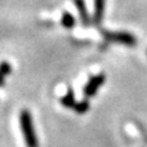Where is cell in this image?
I'll use <instances>...</instances> for the list:
<instances>
[{
	"mask_svg": "<svg viewBox=\"0 0 147 147\" xmlns=\"http://www.w3.org/2000/svg\"><path fill=\"white\" fill-rule=\"evenodd\" d=\"M19 124H21V129L23 132V138H25L26 146L38 147V139H37L34 125H33L32 113L27 109L21 110V113H19Z\"/></svg>",
	"mask_w": 147,
	"mask_h": 147,
	"instance_id": "1",
	"label": "cell"
},
{
	"mask_svg": "<svg viewBox=\"0 0 147 147\" xmlns=\"http://www.w3.org/2000/svg\"><path fill=\"white\" fill-rule=\"evenodd\" d=\"M102 37L109 42H120V44H124V45H131V47H134L136 44V37L127 32L113 33L108 32V30H102Z\"/></svg>",
	"mask_w": 147,
	"mask_h": 147,
	"instance_id": "2",
	"label": "cell"
},
{
	"mask_svg": "<svg viewBox=\"0 0 147 147\" xmlns=\"http://www.w3.org/2000/svg\"><path fill=\"white\" fill-rule=\"evenodd\" d=\"M104 82H105V75H104V74H98V75H95V76H91L90 80L86 83V86L83 87L84 98H87V100H89L90 97L95 95V93L100 90V87L104 84Z\"/></svg>",
	"mask_w": 147,
	"mask_h": 147,
	"instance_id": "3",
	"label": "cell"
},
{
	"mask_svg": "<svg viewBox=\"0 0 147 147\" xmlns=\"http://www.w3.org/2000/svg\"><path fill=\"white\" fill-rule=\"evenodd\" d=\"M75 3V7L76 10L79 11V16H80V22L83 23V26H87L90 25V15H89V11L86 8V4H84V0H74Z\"/></svg>",
	"mask_w": 147,
	"mask_h": 147,
	"instance_id": "4",
	"label": "cell"
},
{
	"mask_svg": "<svg viewBox=\"0 0 147 147\" xmlns=\"http://www.w3.org/2000/svg\"><path fill=\"white\" fill-rule=\"evenodd\" d=\"M104 10H105V0H94V15H93L94 25H100L102 22Z\"/></svg>",
	"mask_w": 147,
	"mask_h": 147,
	"instance_id": "5",
	"label": "cell"
},
{
	"mask_svg": "<svg viewBox=\"0 0 147 147\" xmlns=\"http://www.w3.org/2000/svg\"><path fill=\"white\" fill-rule=\"evenodd\" d=\"M75 16L71 14V12H68V11H64L63 15H61V25H63V27H65V29H72L74 26H75Z\"/></svg>",
	"mask_w": 147,
	"mask_h": 147,
	"instance_id": "6",
	"label": "cell"
},
{
	"mask_svg": "<svg viewBox=\"0 0 147 147\" xmlns=\"http://www.w3.org/2000/svg\"><path fill=\"white\" fill-rule=\"evenodd\" d=\"M60 102H61V105L65 106V108H72V106L75 105V102H76V101H75V94H74L72 89H68L67 94L60 100Z\"/></svg>",
	"mask_w": 147,
	"mask_h": 147,
	"instance_id": "7",
	"label": "cell"
},
{
	"mask_svg": "<svg viewBox=\"0 0 147 147\" xmlns=\"http://www.w3.org/2000/svg\"><path fill=\"white\" fill-rule=\"evenodd\" d=\"M72 109L79 113V115H82V113H86L87 110L90 109V104H89V100L87 98H84L83 101H79V102H75V105L72 106Z\"/></svg>",
	"mask_w": 147,
	"mask_h": 147,
	"instance_id": "8",
	"label": "cell"
},
{
	"mask_svg": "<svg viewBox=\"0 0 147 147\" xmlns=\"http://www.w3.org/2000/svg\"><path fill=\"white\" fill-rule=\"evenodd\" d=\"M12 72V65H11L8 61H1L0 63V74L1 75H10Z\"/></svg>",
	"mask_w": 147,
	"mask_h": 147,
	"instance_id": "9",
	"label": "cell"
},
{
	"mask_svg": "<svg viewBox=\"0 0 147 147\" xmlns=\"http://www.w3.org/2000/svg\"><path fill=\"white\" fill-rule=\"evenodd\" d=\"M0 86H4V75L0 74Z\"/></svg>",
	"mask_w": 147,
	"mask_h": 147,
	"instance_id": "10",
	"label": "cell"
}]
</instances>
